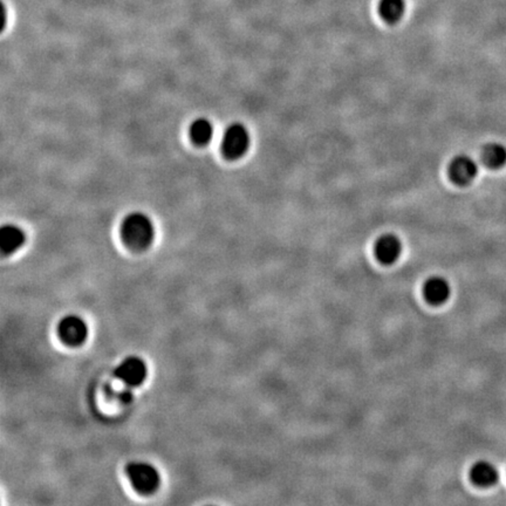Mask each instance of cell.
<instances>
[{"label":"cell","instance_id":"3","mask_svg":"<svg viewBox=\"0 0 506 506\" xmlns=\"http://www.w3.org/2000/svg\"><path fill=\"white\" fill-rule=\"evenodd\" d=\"M126 472L133 487L142 495L154 494L161 484V476L157 469L147 462L129 463Z\"/></svg>","mask_w":506,"mask_h":506},{"label":"cell","instance_id":"4","mask_svg":"<svg viewBox=\"0 0 506 506\" xmlns=\"http://www.w3.org/2000/svg\"><path fill=\"white\" fill-rule=\"evenodd\" d=\"M88 333V326L86 321L75 314L66 315L59 322V338L64 344L70 347H79L85 344Z\"/></svg>","mask_w":506,"mask_h":506},{"label":"cell","instance_id":"8","mask_svg":"<svg viewBox=\"0 0 506 506\" xmlns=\"http://www.w3.org/2000/svg\"><path fill=\"white\" fill-rule=\"evenodd\" d=\"M423 295L430 305L440 306L448 302L451 295V287L447 279L434 275L427 279L423 285Z\"/></svg>","mask_w":506,"mask_h":506},{"label":"cell","instance_id":"1","mask_svg":"<svg viewBox=\"0 0 506 506\" xmlns=\"http://www.w3.org/2000/svg\"><path fill=\"white\" fill-rule=\"evenodd\" d=\"M120 235L127 248L134 251H144L154 243L156 228L149 215L142 211H133L122 220Z\"/></svg>","mask_w":506,"mask_h":506},{"label":"cell","instance_id":"14","mask_svg":"<svg viewBox=\"0 0 506 506\" xmlns=\"http://www.w3.org/2000/svg\"><path fill=\"white\" fill-rule=\"evenodd\" d=\"M110 396H112L116 401L121 402V403H128L133 400L132 391H129L127 388L126 389H120V391H116L114 388H108L107 391Z\"/></svg>","mask_w":506,"mask_h":506},{"label":"cell","instance_id":"2","mask_svg":"<svg viewBox=\"0 0 506 506\" xmlns=\"http://www.w3.org/2000/svg\"><path fill=\"white\" fill-rule=\"evenodd\" d=\"M251 146V135L246 126L240 122L232 124L225 129L220 141V151L228 161L242 159Z\"/></svg>","mask_w":506,"mask_h":506},{"label":"cell","instance_id":"7","mask_svg":"<svg viewBox=\"0 0 506 506\" xmlns=\"http://www.w3.org/2000/svg\"><path fill=\"white\" fill-rule=\"evenodd\" d=\"M374 253L380 263L383 265H393L401 255V240L393 233H386L376 240Z\"/></svg>","mask_w":506,"mask_h":506},{"label":"cell","instance_id":"9","mask_svg":"<svg viewBox=\"0 0 506 506\" xmlns=\"http://www.w3.org/2000/svg\"><path fill=\"white\" fill-rule=\"evenodd\" d=\"M26 233L19 225L4 224L0 228V251L3 255H13L23 248Z\"/></svg>","mask_w":506,"mask_h":506},{"label":"cell","instance_id":"13","mask_svg":"<svg viewBox=\"0 0 506 506\" xmlns=\"http://www.w3.org/2000/svg\"><path fill=\"white\" fill-rule=\"evenodd\" d=\"M482 161L490 169H499L506 163V148L503 144L492 142L483 148Z\"/></svg>","mask_w":506,"mask_h":506},{"label":"cell","instance_id":"6","mask_svg":"<svg viewBox=\"0 0 506 506\" xmlns=\"http://www.w3.org/2000/svg\"><path fill=\"white\" fill-rule=\"evenodd\" d=\"M449 177L457 186H467L478 174V166L475 159L468 155H457L449 164Z\"/></svg>","mask_w":506,"mask_h":506},{"label":"cell","instance_id":"11","mask_svg":"<svg viewBox=\"0 0 506 506\" xmlns=\"http://www.w3.org/2000/svg\"><path fill=\"white\" fill-rule=\"evenodd\" d=\"M189 134L193 144H197L200 147H204L213 141L215 127L209 119L197 117L190 124Z\"/></svg>","mask_w":506,"mask_h":506},{"label":"cell","instance_id":"12","mask_svg":"<svg viewBox=\"0 0 506 506\" xmlns=\"http://www.w3.org/2000/svg\"><path fill=\"white\" fill-rule=\"evenodd\" d=\"M406 12L405 0H380L379 13L386 23H396Z\"/></svg>","mask_w":506,"mask_h":506},{"label":"cell","instance_id":"10","mask_svg":"<svg viewBox=\"0 0 506 506\" xmlns=\"http://www.w3.org/2000/svg\"><path fill=\"white\" fill-rule=\"evenodd\" d=\"M470 479L476 487H491L498 483L499 472L495 464L489 460H478L470 469Z\"/></svg>","mask_w":506,"mask_h":506},{"label":"cell","instance_id":"5","mask_svg":"<svg viewBox=\"0 0 506 506\" xmlns=\"http://www.w3.org/2000/svg\"><path fill=\"white\" fill-rule=\"evenodd\" d=\"M114 378L120 380L128 388L142 386L148 376V367L144 360L129 356L114 369Z\"/></svg>","mask_w":506,"mask_h":506}]
</instances>
